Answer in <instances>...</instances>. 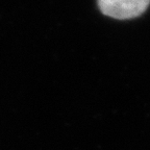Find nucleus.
<instances>
[{"mask_svg": "<svg viewBox=\"0 0 150 150\" xmlns=\"http://www.w3.org/2000/svg\"><path fill=\"white\" fill-rule=\"evenodd\" d=\"M149 4L150 0H98L101 13L118 20L139 17L147 9Z\"/></svg>", "mask_w": 150, "mask_h": 150, "instance_id": "f257e3e1", "label": "nucleus"}]
</instances>
